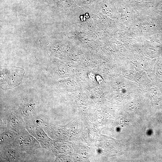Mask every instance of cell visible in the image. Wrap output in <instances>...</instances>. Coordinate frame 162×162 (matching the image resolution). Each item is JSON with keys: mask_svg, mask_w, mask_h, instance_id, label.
<instances>
[{"mask_svg": "<svg viewBox=\"0 0 162 162\" xmlns=\"http://www.w3.org/2000/svg\"><path fill=\"white\" fill-rule=\"evenodd\" d=\"M27 129L30 133L34 136L40 144L46 149L48 148L49 138L42 129L35 124H31L27 125Z\"/></svg>", "mask_w": 162, "mask_h": 162, "instance_id": "5b68a950", "label": "cell"}, {"mask_svg": "<svg viewBox=\"0 0 162 162\" xmlns=\"http://www.w3.org/2000/svg\"><path fill=\"white\" fill-rule=\"evenodd\" d=\"M18 134L8 130H4L1 134V145H4L13 143L15 141Z\"/></svg>", "mask_w": 162, "mask_h": 162, "instance_id": "8992f818", "label": "cell"}, {"mask_svg": "<svg viewBox=\"0 0 162 162\" xmlns=\"http://www.w3.org/2000/svg\"><path fill=\"white\" fill-rule=\"evenodd\" d=\"M96 78H97V80L100 83L103 80V79H102L101 77L99 75L97 76Z\"/></svg>", "mask_w": 162, "mask_h": 162, "instance_id": "52a82bcc", "label": "cell"}, {"mask_svg": "<svg viewBox=\"0 0 162 162\" xmlns=\"http://www.w3.org/2000/svg\"><path fill=\"white\" fill-rule=\"evenodd\" d=\"M13 143L22 151L29 154H34L36 149L41 147L36 139L26 131L19 134Z\"/></svg>", "mask_w": 162, "mask_h": 162, "instance_id": "6da1fadb", "label": "cell"}, {"mask_svg": "<svg viewBox=\"0 0 162 162\" xmlns=\"http://www.w3.org/2000/svg\"><path fill=\"white\" fill-rule=\"evenodd\" d=\"M2 72V77L3 79V88H12L18 85L20 82L23 73V70L15 67L6 68Z\"/></svg>", "mask_w": 162, "mask_h": 162, "instance_id": "7a4b0ae2", "label": "cell"}, {"mask_svg": "<svg viewBox=\"0 0 162 162\" xmlns=\"http://www.w3.org/2000/svg\"><path fill=\"white\" fill-rule=\"evenodd\" d=\"M7 129L14 131L18 134L25 132L24 125L21 117L14 113H9L4 116Z\"/></svg>", "mask_w": 162, "mask_h": 162, "instance_id": "277c9868", "label": "cell"}, {"mask_svg": "<svg viewBox=\"0 0 162 162\" xmlns=\"http://www.w3.org/2000/svg\"><path fill=\"white\" fill-rule=\"evenodd\" d=\"M24 152L14 143L2 145L1 148V157L4 161L15 162L22 160Z\"/></svg>", "mask_w": 162, "mask_h": 162, "instance_id": "3957f363", "label": "cell"}]
</instances>
